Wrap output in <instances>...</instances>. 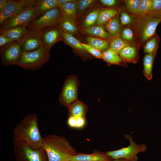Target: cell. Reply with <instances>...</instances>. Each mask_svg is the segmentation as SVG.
Here are the masks:
<instances>
[{"label": "cell", "mask_w": 161, "mask_h": 161, "mask_svg": "<svg viewBox=\"0 0 161 161\" xmlns=\"http://www.w3.org/2000/svg\"><path fill=\"white\" fill-rule=\"evenodd\" d=\"M13 141L35 148H43V137L38 125V117L27 115L16 126L13 132Z\"/></svg>", "instance_id": "obj_1"}, {"label": "cell", "mask_w": 161, "mask_h": 161, "mask_svg": "<svg viewBox=\"0 0 161 161\" xmlns=\"http://www.w3.org/2000/svg\"><path fill=\"white\" fill-rule=\"evenodd\" d=\"M43 148L48 161H69L78 153L65 137L54 134L43 137Z\"/></svg>", "instance_id": "obj_2"}, {"label": "cell", "mask_w": 161, "mask_h": 161, "mask_svg": "<svg viewBox=\"0 0 161 161\" xmlns=\"http://www.w3.org/2000/svg\"><path fill=\"white\" fill-rule=\"evenodd\" d=\"M133 30L136 43L140 47L155 35L161 18L144 15L133 16Z\"/></svg>", "instance_id": "obj_3"}, {"label": "cell", "mask_w": 161, "mask_h": 161, "mask_svg": "<svg viewBox=\"0 0 161 161\" xmlns=\"http://www.w3.org/2000/svg\"><path fill=\"white\" fill-rule=\"evenodd\" d=\"M49 50L42 43L37 49L23 52L16 65L24 69L36 70L41 68L50 59Z\"/></svg>", "instance_id": "obj_4"}, {"label": "cell", "mask_w": 161, "mask_h": 161, "mask_svg": "<svg viewBox=\"0 0 161 161\" xmlns=\"http://www.w3.org/2000/svg\"><path fill=\"white\" fill-rule=\"evenodd\" d=\"M13 146L16 161H48L43 148H35L13 141Z\"/></svg>", "instance_id": "obj_5"}, {"label": "cell", "mask_w": 161, "mask_h": 161, "mask_svg": "<svg viewBox=\"0 0 161 161\" xmlns=\"http://www.w3.org/2000/svg\"><path fill=\"white\" fill-rule=\"evenodd\" d=\"M124 137L130 142L129 146L117 150L108 151L106 154L113 160L124 159L127 161H138L137 154L145 152L147 150V147L143 143H136L133 140L131 136L129 134H126Z\"/></svg>", "instance_id": "obj_6"}, {"label": "cell", "mask_w": 161, "mask_h": 161, "mask_svg": "<svg viewBox=\"0 0 161 161\" xmlns=\"http://www.w3.org/2000/svg\"><path fill=\"white\" fill-rule=\"evenodd\" d=\"M80 82L75 75L68 76L64 82L59 97L60 103L66 107L78 99Z\"/></svg>", "instance_id": "obj_7"}, {"label": "cell", "mask_w": 161, "mask_h": 161, "mask_svg": "<svg viewBox=\"0 0 161 161\" xmlns=\"http://www.w3.org/2000/svg\"><path fill=\"white\" fill-rule=\"evenodd\" d=\"M24 38L17 41H12L0 47V55L3 66L16 65L23 52L22 44Z\"/></svg>", "instance_id": "obj_8"}, {"label": "cell", "mask_w": 161, "mask_h": 161, "mask_svg": "<svg viewBox=\"0 0 161 161\" xmlns=\"http://www.w3.org/2000/svg\"><path fill=\"white\" fill-rule=\"evenodd\" d=\"M63 14L59 7L52 8L37 19L32 21L26 27L27 29L38 30L59 24Z\"/></svg>", "instance_id": "obj_9"}, {"label": "cell", "mask_w": 161, "mask_h": 161, "mask_svg": "<svg viewBox=\"0 0 161 161\" xmlns=\"http://www.w3.org/2000/svg\"><path fill=\"white\" fill-rule=\"evenodd\" d=\"M34 6L27 7L16 15L5 20L0 25V29L7 30L18 27H27L36 19Z\"/></svg>", "instance_id": "obj_10"}, {"label": "cell", "mask_w": 161, "mask_h": 161, "mask_svg": "<svg viewBox=\"0 0 161 161\" xmlns=\"http://www.w3.org/2000/svg\"><path fill=\"white\" fill-rule=\"evenodd\" d=\"M35 0H8L0 13V25L5 20L18 13L26 7L34 6Z\"/></svg>", "instance_id": "obj_11"}, {"label": "cell", "mask_w": 161, "mask_h": 161, "mask_svg": "<svg viewBox=\"0 0 161 161\" xmlns=\"http://www.w3.org/2000/svg\"><path fill=\"white\" fill-rule=\"evenodd\" d=\"M40 31L42 42L49 50L57 42L63 40L62 30L59 24L44 28L41 30Z\"/></svg>", "instance_id": "obj_12"}, {"label": "cell", "mask_w": 161, "mask_h": 161, "mask_svg": "<svg viewBox=\"0 0 161 161\" xmlns=\"http://www.w3.org/2000/svg\"><path fill=\"white\" fill-rule=\"evenodd\" d=\"M42 43L40 30L27 29L22 44V51L26 52L35 50Z\"/></svg>", "instance_id": "obj_13"}, {"label": "cell", "mask_w": 161, "mask_h": 161, "mask_svg": "<svg viewBox=\"0 0 161 161\" xmlns=\"http://www.w3.org/2000/svg\"><path fill=\"white\" fill-rule=\"evenodd\" d=\"M112 158L106 153L95 150L91 154L78 153L69 161H112Z\"/></svg>", "instance_id": "obj_14"}, {"label": "cell", "mask_w": 161, "mask_h": 161, "mask_svg": "<svg viewBox=\"0 0 161 161\" xmlns=\"http://www.w3.org/2000/svg\"><path fill=\"white\" fill-rule=\"evenodd\" d=\"M132 44L126 47L118 53L121 58L126 63L136 64L139 59L138 47Z\"/></svg>", "instance_id": "obj_15"}, {"label": "cell", "mask_w": 161, "mask_h": 161, "mask_svg": "<svg viewBox=\"0 0 161 161\" xmlns=\"http://www.w3.org/2000/svg\"><path fill=\"white\" fill-rule=\"evenodd\" d=\"M67 108L68 117H80L86 118L88 107L83 102L77 100Z\"/></svg>", "instance_id": "obj_16"}, {"label": "cell", "mask_w": 161, "mask_h": 161, "mask_svg": "<svg viewBox=\"0 0 161 161\" xmlns=\"http://www.w3.org/2000/svg\"><path fill=\"white\" fill-rule=\"evenodd\" d=\"M36 19L47 11L54 8L59 7L56 0H35L34 5Z\"/></svg>", "instance_id": "obj_17"}, {"label": "cell", "mask_w": 161, "mask_h": 161, "mask_svg": "<svg viewBox=\"0 0 161 161\" xmlns=\"http://www.w3.org/2000/svg\"><path fill=\"white\" fill-rule=\"evenodd\" d=\"M27 30L26 27H16L7 30L0 29V34L5 35L12 41H17L24 38Z\"/></svg>", "instance_id": "obj_18"}, {"label": "cell", "mask_w": 161, "mask_h": 161, "mask_svg": "<svg viewBox=\"0 0 161 161\" xmlns=\"http://www.w3.org/2000/svg\"><path fill=\"white\" fill-rule=\"evenodd\" d=\"M81 30L84 34L106 40L110 39L111 36L106 32L101 25H95L89 27H83Z\"/></svg>", "instance_id": "obj_19"}, {"label": "cell", "mask_w": 161, "mask_h": 161, "mask_svg": "<svg viewBox=\"0 0 161 161\" xmlns=\"http://www.w3.org/2000/svg\"><path fill=\"white\" fill-rule=\"evenodd\" d=\"M120 13L119 9L117 7L106 8L100 10L96 24L102 26L112 18L118 16Z\"/></svg>", "instance_id": "obj_20"}, {"label": "cell", "mask_w": 161, "mask_h": 161, "mask_svg": "<svg viewBox=\"0 0 161 161\" xmlns=\"http://www.w3.org/2000/svg\"><path fill=\"white\" fill-rule=\"evenodd\" d=\"M102 53V59L109 65L117 64L123 66H127L118 54L110 48L103 51Z\"/></svg>", "instance_id": "obj_21"}, {"label": "cell", "mask_w": 161, "mask_h": 161, "mask_svg": "<svg viewBox=\"0 0 161 161\" xmlns=\"http://www.w3.org/2000/svg\"><path fill=\"white\" fill-rule=\"evenodd\" d=\"M108 33L114 38L120 35L121 30L118 16H116L109 20L105 24Z\"/></svg>", "instance_id": "obj_22"}, {"label": "cell", "mask_w": 161, "mask_h": 161, "mask_svg": "<svg viewBox=\"0 0 161 161\" xmlns=\"http://www.w3.org/2000/svg\"><path fill=\"white\" fill-rule=\"evenodd\" d=\"M156 54H146L143 58V73L146 78L149 80L152 78V67Z\"/></svg>", "instance_id": "obj_23"}, {"label": "cell", "mask_w": 161, "mask_h": 161, "mask_svg": "<svg viewBox=\"0 0 161 161\" xmlns=\"http://www.w3.org/2000/svg\"><path fill=\"white\" fill-rule=\"evenodd\" d=\"M76 1L66 3L59 7L62 14L74 21L77 13Z\"/></svg>", "instance_id": "obj_24"}, {"label": "cell", "mask_w": 161, "mask_h": 161, "mask_svg": "<svg viewBox=\"0 0 161 161\" xmlns=\"http://www.w3.org/2000/svg\"><path fill=\"white\" fill-rule=\"evenodd\" d=\"M59 24L63 31L72 35L78 34V29L74 21L63 14Z\"/></svg>", "instance_id": "obj_25"}, {"label": "cell", "mask_w": 161, "mask_h": 161, "mask_svg": "<svg viewBox=\"0 0 161 161\" xmlns=\"http://www.w3.org/2000/svg\"><path fill=\"white\" fill-rule=\"evenodd\" d=\"M88 44L100 51H104L109 48V41L103 39L91 36L86 38Z\"/></svg>", "instance_id": "obj_26"}, {"label": "cell", "mask_w": 161, "mask_h": 161, "mask_svg": "<svg viewBox=\"0 0 161 161\" xmlns=\"http://www.w3.org/2000/svg\"><path fill=\"white\" fill-rule=\"evenodd\" d=\"M63 41L72 47L80 51H86L80 43L73 35L66 32H62Z\"/></svg>", "instance_id": "obj_27"}, {"label": "cell", "mask_w": 161, "mask_h": 161, "mask_svg": "<svg viewBox=\"0 0 161 161\" xmlns=\"http://www.w3.org/2000/svg\"><path fill=\"white\" fill-rule=\"evenodd\" d=\"M160 41V38L156 33L150 39L146 42L143 48L144 52L146 54H156L157 52Z\"/></svg>", "instance_id": "obj_28"}, {"label": "cell", "mask_w": 161, "mask_h": 161, "mask_svg": "<svg viewBox=\"0 0 161 161\" xmlns=\"http://www.w3.org/2000/svg\"><path fill=\"white\" fill-rule=\"evenodd\" d=\"M130 44L119 36L111 40L109 44V47L118 53L124 48Z\"/></svg>", "instance_id": "obj_29"}, {"label": "cell", "mask_w": 161, "mask_h": 161, "mask_svg": "<svg viewBox=\"0 0 161 161\" xmlns=\"http://www.w3.org/2000/svg\"><path fill=\"white\" fill-rule=\"evenodd\" d=\"M126 10L133 16H139L140 0H125L123 1Z\"/></svg>", "instance_id": "obj_30"}, {"label": "cell", "mask_w": 161, "mask_h": 161, "mask_svg": "<svg viewBox=\"0 0 161 161\" xmlns=\"http://www.w3.org/2000/svg\"><path fill=\"white\" fill-rule=\"evenodd\" d=\"M100 10L99 9H96L90 12L84 19L83 26L84 27H89L96 24Z\"/></svg>", "instance_id": "obj_31"}, {"label": "cell", "mask_w": 161, "mask_h": 161, "mask_svg": "<svg viewBox=\"0 0 161 161\" xmlns=\"http://www.w3.org/2000/svg\"><path fill=\"white\" fill-rule=\"evenodd\" d=\"M144 15L161 18V0H153L150 11Z\"/></svg>", "instance_id": "obj_32"}, {"label": "cell", "mask_w": 161, "mask_h": 161, "mask_svg": "<svg viewBox=\"0 0 161 161\" xmlns=\"http://www.w3.org/2000/svg\"><path fill=\"white\" fill-rule=\"evenodd\" d=\"M120 36L124 40L130 44L137 45L135 36L133 30L130 27H126L124 28L121 32Z\"/></svg>", "instance_id": "obj_33"}, {"label": "cell", "mask_w": 161, "mask_h": 161, "mask_svg": "<svg viewBox=\"0 0 161 161\" xmlns=\"http://www.w3.org/2000/svg\"><path fill=\"white\" fill-rule=\"evenodd\" d=\"M94 0H80L76 1L77 12H81L93 6L95 3Z\"/></svg>", "instance_id": "obj_34"}, {"label": "cell", "mask_w": 161, "mask_h": 161, "mask_svg": "<svg viewBox=\"0 0 161 161\" xmlns=\"http://www.w3.org/2000/svg\"><path fill=\"white\" fill-rule=\"evenodd\" d=\"M153 0H140V15H144L149 12L151 7Z\"/></svg>", "instance_id": "obj_35"}, {"label": "cell", "mask_w": 161, "mask_h": 161, "mask_svg": "<svg viewBox=\"0 0 161 161\" xmlns=\"http://www.w3.org/2000/svg\"><path fill=\"white\" fill-rule=\"evenodd\" d=\"M81 44L86 51L97 58L102 59V53L100 51L89 44L81 43Z\"/></svg>", "instance_id": "obj_36"}, {"label": "cell", "mask_w": 161, "mask_h": 161, "mask_svg": "<svg viewBox=\"0 0 161 161\" xmlns=\"http://www.w3.org/2000/svg\"><path fill=\"white\" fill-rule=\"evenodd\" d=\"M120 19V24L123 26L130 25L133 23L132 18L124 10L121 12Z\"/></svg>", "instance_id": "obj_37"}, {"label": "cell", "mask_w": 161, "mask_h": 161, "mask_svg": "<svg viewBox=\"0 0 161 161\" xmlns=\"http://www.w3.org/2000/svg\"><path fill=\"white\" fill-rule=\"evenodd\" d=\"M75 118L76 128H81L83 127L85 124L86 118L80 117H75Z\"/></svg>", "instance_id": "obj_38"}, {"label": "cell", "mask_w": 161, "mask_h": 161, "mask_svg": "<svg viewBox=\"0 0 161 161\" xmlns=\"http://www.w3.org/2000/svg\"><path fill=\"white\" fill-rule=\"evenodd\" d=\"M12 41L5 35L0 34V47Z\"/></svg>", "instance_id": "obj_39"}, {"label": "cell", "mask_w": 161, "mask_h": 161, "mask_svg": "<svg viewBox=\"0 0 161 161\" xmlns=\"http://www.w3.org/2000/svg\"><path fill=\"white\" fill-rule=\"evenodd\" d=\"M100 1L102 4L108 6H115L117 2V1L115 0H100Z\"/></svg>", "instance_id": "obj_40"}, {"label": "cell", "mask_w": 161, "mask_h": 161, "mask_svg": "<svg viewBox=\"0 0 161 161\" xmlns=\"http://www.w3.org/2000/svg\"><path fill=\"white\" fill-rule=\"evenodd\" d=\"M67 124L69 126L72 128H76V118L75 117H68Z\"/></svg>", "instance_id": "obj_41"}, {"label": "cell", "mask_w": 161, "mask_h": 161, "mask_svg": "<svg viewBox=\"0 0 161 161\" xmlns=\"http://www.w3.org/2000/svg\"><path fill=\"white\" fill-rule=\"evenodd\" d=\"M8 0H0V13L2 12L5 7Z\"/></svg>", "instance_id": "obj_42"}, {"label": "cell", "mask_w": 161, "mask_h": 161, "mask_svg": "<svg viewBox=\"0 0 161 161\" xmlns=\"http://www.w3.org/2000/svg\"><path fill=\"white\" fill-rule=\"evenodd\" d=\"M75 1L73 0H56V2L59 7L61 5L71 1Z\"/></svg>", "instance_id": "obj_43"}, {"label": "cell", "mask_w": 161, "mask_h": 161, "mask_svg": "<svg viewBox=\"0 0 161 161\" xmlns=\"http://www.w3.org/2000/svg\"><path fill=\"white\" fill-rule=\"evenodd\" d=\"M112 161H127L126 160L124 159H119L113 160Z\"/></svg>", "instance_id": "obj_44"}]
</instances>
